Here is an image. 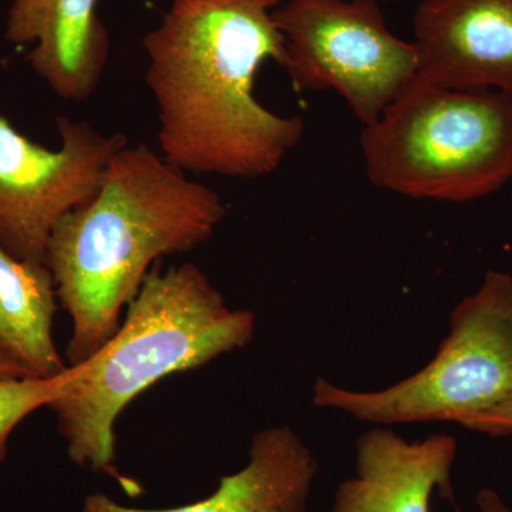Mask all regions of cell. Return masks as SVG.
<instances>
[{"label": "cell", "mask_w": 512, "mask_h": 512, "mask_svg": "<svg viewBox=\"0 0 512 512\" xmlns=\"http://www.w3.org/2000/svg\"><path fill=\"white\" fill-rule=\"evenodd\" d=\"M457 441L447 434L406 441L376 427L356 443V476L340 485L332 512H430L436 488L450 490Z\"/></svg>", "instance_id": "10"}, {"label": "cell", "mask_w": 512, "mask_h": 512, "mask_svg": "<svg viewBox=\"0 0 512 512\" xmlns=\"http://www.w3.org/2000/svg\"><path fill=\"white\" fill-rule=\"evenodd\" d=\"M461 426L488 436L505 437L512 436V404L498 407L490 412L474 414L461 420Z\"/></svg>", "instance_id": "14"}, {"label": "cell", "mask_w": 512, "mask_h": 512, "mask_svg": "<svg viewBox=\"0 0 512 512\" xmlns=\"http://www.w3.org/2000/svg\"><path fill=\"white\" fill-rule=\"evenodd\" d=\"M80 372L79 363L55 377H0V461L5 460L10 434L20 421L59 399Z\"/></svg>", "instance_id": "13"}, {"label": "cell", "mask_w": 512, "mask_h": 512, "mask_svg": "<svg viewBox=\"0 0 512 512\" xmlns=\"http://www.w3.org/2000/svg\"><path fill=\"white\" fill-rule=\"evenodd\" d=\"M313 404L359 421H451L512 404V276L488 271L450 316L436 357L413 376L377 392H353L318 377Z\"/></svg>", "instance_id": "5"}, {"label": "cell", "mask_w": 512, "mask_h": 512, "mask_svg": "<svg viewBox=\"0 0 512 512\" xmlns=\"http://www.w3.org/2000/svg\"><path fill=\"white\" fill-rule=\"evenodd\" d=\"M279 5L173 0L144 36L160 154L178 170L252 180L278 170L302 140L301 117L266 109L254 93L259 69L284 63Z\"/></svg>", "instance_id": "1"}, {"label": "cell", "mask_w": 512, "mask_h": 512, "mask_svg": "<svg viewBox=\"0 0 512 512\" xmlns=\"http://www.w3.org/2000/svg\"><path fill=\"white\" fill-rule=\"evenodd\" d=\"M477 510L478 512H512L503 498L491 488H484L477 494Z\"/></svg>", "instance_id": "16"}, {"label": "cell", "mask_w": 512, "mask_h": 512, "mask_svg": "<svg viewBox=\"0 0 512 512\" xmlns=\"http://www.w3.org/2000/svg\"><path fill=\"white\" fill-rule=\"evenodd\" d=\"M413 32L420 79L512 97V0H423Z\"/></svg>", "instance_id": "8"}, {"label": "cell", "mask_w": 512, "mask_h": 512, "mask_svg": "<svg viewBox=\"0 0 512 512\" xmlns=\"http://www.w3.org/2000/svg\"><path fill=\"white\" fill-rule=\"evenodd\" d=\"M57 130L62 144L49 150L0 116V244L22 261L45 264L57 222L92 200L111 158L128 144L124 134L69 117L57 119Z\"/></svg>", "instance_id": "7"}, {"label": "cell", "mask_w": 512, "mask_h": 512, "mask_svg": "<svg viewBox=\"0 0 512 512\" xmlns=\"http://www.w3.org/2000/svg\"><path fill=\"white\" fill-rule=\"evenodd\" d=\"M55 279L46 264L22 261L0 244V346L32 376L55 377L69 369L53 339Z\"/></svg>", "instance_id": "12"}, {"label": "cell", "mask_w": 512, "mask_h": 512, "mask_svg": "<svg viewBox=\"0 0 512 512\" xmlns=\"http://www.w3.org/2000/svg\"><path fill=\"white\" fill-rule=\"evenodd\" d=\"M99 0H10L5 37L32 46L28 62L47 86L72 101L89 99L110 57V35Z\"/></svg>", "instance_id": "9"}, {"label": "cell", "mask_w": 512, "mask_h": 512, "mask_svg": "<svg viewBox=\"0 0 512 512\" xmlns=\"http://www.w3.org/2000/svg\"><path fill=\"white\" fill-rule=\"evenodd\" d=\"M318 463L301 437L288 426L258 431L251 440L247 466L222 477L211 497L170 510H141L87 495L83 512H309L308 501Z\"/></svg>", "instance_id": "11"}, {"label": "cell", "mask_w": 512, "mask_h": 512, "mask_svg": "<svg viewBox=\"0 0 512 512\" xmlns=\"http://www.w3.org/2000/svg\"><path fill=\"white\" fill-rule=\"evenodd\" d=\"M282 69L306 92L333 90L370 126L419 72V52L387 28L377 0H286L274 10Z\"/></svg>", "instance_id": "6"}, {"label": "cell", "mask_w": 512, "mask_h": 512, "mask_svg": "<svg viewBox=\"0 0 512 512\" xmlns=\"http://www.w3.org/2000/svg\"><path fill=\"white\" fill-rule=\"evenodd\" d=\"M225 214L217 191L150 147L121 148L92 200L64 215L47 242L45 264L73 323L70 366L113 338L158 259L204 244Z\"/></svg>", "instance_id": "2"}, {"label": "cell", "mask_w": 512, "mask_h": 512, "mask_svg": "<svg viewBox=\"0 0 512 512\" xmlns=\"http://www.w3.org/2000/svg\"><path fill=\"white\" fill-rule=\"evenodd\" d=\"M370 183L416 200L466 202L512 180V97L414 77L360 136Z\"/></svg>", "instance_id": "4"}, {"label": "cell", "mask_w": 512, "mask_h": 512, "mask_svg": "<svg viewBox=\"0 0 512 512\" xmlns=\"http://www.w3.org/2000/svg\"><path fill=\"white\" fill-rule=\"evenodd\" d=\"M254 332V313L229 308L197 265H154L123 325L49 406L70 460L113 473L114 427L128 404L164 377L244 348Z\"/></svg>", "instance_id": "3"}, {"label": "cell", "mask_w": 512, "mask_h": 512, "mask_svg": "<svg viewBox=\"0 0 512 512\" xmlns=\"http://www.w3.org/2000/svg\"><path fill=\"white\" fill-rule=\"evenodd\" d=\"M28 367L16 359L12 353L0 346V377H29ZM35 377V376H33Z\"/></svg>", "instance_id": "15"}]
</instances>
